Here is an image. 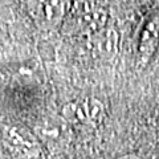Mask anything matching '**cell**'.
Instances as JSON below:
<instances>
[{
  "label": "cell",
  "instance_id": "5b68a950",
  "mask_svg": "<svg viewBox=\"0 0 159 159\" xmlns=\"http://www.w3.org/2000/svg\"><path fill=\"white\" fill-rule=\"evenodd\" d=\"M117 159H142L141 157H138L137 154H125V155L118 157Z\"/></svg>",
  "mask_w": 159,
  "mask_h": 159
},
{
  "label": "cell",
  "instance_id": "277c9868",
  "mask_svg": "<svg viewBox=\"0 0 159 159\" xmlns=\"http://www.w3.org/2000/svg\"><path fill=\"white\" fill-rule=\"evenodd\" d=\"M40 6L44 9V17L48 21H53L61 15V2L60 0H41Z\"/></svg>",
  "mask_w": 159,
  "mask_h": 159
},
{
  "label": "cell",
  "instance_id": "6da1fadb",
  "mask_svg": "<svg viewBox=\"0 0 159 159\" xmlns=\"http://www.w3.org/2000/svg\"><path fill=\"white\" fill-rule=\"evenodd\" d=\"M2 141L13 159H40L41 147L37 138L25 127L19 125H4Z\"/></svg>",
  "mask_w": 159,
  "mask_h": 159
},
{
  "label": "cell",
  "instance_id": "3957f363",
  "mask_svg": "<svg viewBox=\"0 0 159 159\" xmlns=\"http://www.w3.org/2000/svg\"><path fill=\"white\" fill-rule=\"evenodd\" d=\"M159 44V13L148 17L142 29L138 44V64L143 66L150 62Z\"/></svg>",
  "mask_w": 159,
  "mask_h": 159
},
{
  "label": "cell",
  "instance_id": "7a4b0ae2",
  "mask_svg": "<svg viewBox=\"0 0 159 159\" xmlns=\"http://www.w3.org/2000/svg\"><path fill=\"white\" fill-rule=\"evenodd\" d=\"M103 103L97 98H84L72 101L64 109L66 119L74 125L96 126L103 117Z\"/></svg>",
  "mask_w": 159,
  "mask_h": 159
}]
</instances>
